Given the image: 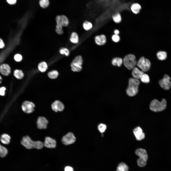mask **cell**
<instances>
[{"label": "cell", "instance_id": "52a82bcc", "mask_svg": "<svg viewBox=\"0 0 171 171\" xmlns=\"http://www.w3.org/2000/svg\"><path fill=\"white\" fill-rule=\"evenodd\" d=\"M76 141V138L72 133L69 132L64 136L61 139L62 143L67 145L74 143Z\"/></svg>", "mask_w": 171, "mask_h": 171}, {"label": "cell", "instance_id": "8fae6325", "mask_svg": "<svg viewBox=\"0 0 171 171\" xmlns=\"http://www.w3.org/2000/svg\"><path fill=\"white\" fill-rule=\"evenodd\" d=\"M57 24L62 27L67 26L69 24V21L68 18L64 15L57 16L56 17Z\"/></svg>", "mask_w": 171, "mask_h": 171}, {"label": "cell", "instance_id": "7c38bea8", "mask_svg": "<svg viewBox=\"0 0 171 171\" xmlns=\"http://www.w3.org/2000/svg\"><path fill=\"white\" fill-rule=\"evenodd\" d=\"M43 145L44 146L47 148H55L57 146V142L55 139L47 136L45 138Z\"/></svg>", "mask_w": 171, "mask_h": 171}, {"label": "cell", "instance_id": "44dd1931", "mask_svg": "<svg viewBox=\"0 0 171 171\" xmlns=\"http://www.w3.org/2000/svg\"><path fill=\"white\" fill-rule=\"evenodd\" d=\"M10 137L7 134L4 133L1 135L0 138L1 142L3 144H7L10 142Z\"/></svg>", "mask_w": 171, "mask_h": 171}, {"label": "cell", "instance_id": "5b68a950", "mask_svg": "<svg viewBox=\"0 0 171 171\" xmlns=\"http://www.w3.org/2000/svg\"><path fill=\"white\" fill-rule=\"evenodd\" d=\"M123 63L125 66L129 70L132 69L137 64L135 57L132 54L125 56L123 59Z\"/></svg>", "mask_w": 171, "mask_h": 171}, {"label": "cell", "instance_id": "ac0fdd59", "mask_svg": "<svg viewBox=\"0 0 171 171\" xmlns=\"http://www.w3.org/2000/svg\"><path fill=\"white\" fill-rule=\"evenodd\" d=\"M132 70V74L134 78L138 80L140 79L144 74V72L136 67H134Z\"/></svg>", "mask_w": 171, "mask_h": 171}, {"label": "cell", "instance_id": "4dcf8cb0", "mask_svg": "<svg viewBox=\"0 0 171 171\" xmlns=\"http://www.w3.org/2000/svg\"><path fill=\"white\" fill-rule=\"evenodd\" d=\"M60 53L62 55H64L66 56H68L70 54L69 50L66 48H62L59 50Z\"/></svg>", "mask_w": 171, "mask_h": 171}, {"label": "cell", "instance_id": "ee69618b", "mask_svg": "<svg viewBox=\"0 0 171 171\" xmlns=\"http://www.w3.org/2000/svg\"><path fill=\"white\" fill-rule=\"evenodd\" d=\"M114 33L115 34L118 35L119 33V32L118 30L115 29L114 31Z\"/></svg>", "mask_w": 171, "mask_h": 171}, {"label": "cell", "instance_id": "f6af8a7d", "mask_svg": "<svg viewBox=\"0 0 171 171\" xmlns=\"http://www.w3.org/2000/svg\"><path fill=\"white\" fill-rule=\"evenodd\" d=\"M2 80V78L0 76V83L1 82V80Z\"/></svg>", "mask_w": 171, "mask_h": 171}, {"label": "cell", "instance_id": "9a60e30c", "mask_svg": "<svg viewBox=\"0 0 171 171\" xmlns=\"http://www.w3.org/2000/svg\"><path fill=\"white\" fill-rule=\"evenodd\" d=\"M135 153L139 157V159L146 161L147 160L148 155L145 149L141 148L137 149L135 151Z\"/></svg>", "mask_w": 171, "mask_h": 171}, {"label": "cell", "instance_id": "d590c367", "mask_svg": "<svg viewBox=\"0 0 171 171\" xmlns=\"http://www.w3.org/2000/svg\"><path fill=\"white\" fill-rule=\"evenodd\" d=\"M14 59L17 62H19L21 61L22 60V57L20 54H17L14 55Z\"/></svg>", "mask_w": 171, "mask_h": 171}, {"label": "cell", "instance_id": "74e56055", "mask_svg": "<svg viewBox=\"0 0 171 171\" xmlns=\"http://www.w3.org/2000/svg\"><path fill=\"white\" fill-rule=\"evenodd\" d=\"M123 63V60L120 58H118V60L117 66L119 67H120L122 65Z\"/></svg>", "mask_w": 171, "mask_h": 171}, {"label": "cell", "instance_id": "ab89813d", "mask_svg": "<svg viewBox=\"0 0 171 171\" xmlns=\"http://www.w3.org/2000/svg\"><path fill=\"white\" fill-rule=\"evenodd\" d=\"M119 57H115L113 59L112 61V64L114 66H117V63Z\"/></svg>", "mask_w": 171, "mask_h": 171}, {"label": "cell", "instance_id": "d6a6232c", "mask_svg": "<svg viewBox=\"0 0 171 171\" xmlns=\"http://www.w3.org/2000/svg\"><path fill=\"white\" fill-rule=\"evenodd\" d=\"M140 79L142 82L145 83H148L150 81L149 76L145 74L143 75Z\"/></svg>", "mask_w": 171, "mask_h": 171}, {"label": "cell", "instance_id": "f546056e", "mask_svg": "<svg viewBox=\"0 0 171 171\" xmlns=\"http://www.w3.org/2000/svg\"><path fill=\"white\" fill-rule=\"evenodd\" d=\"M49 0H40L39 4L41 7L43 8H46L49 5Z\"/></svg>", "mask_w": 171, "mask_h": 171}, {"label": "cell", "instance_id": "d4e9b609", "mask_svg": "<svg viewBox=\"0 0 171 171\" xmlns=\"http://www.w3.org/2000/svg\"><path fill=\"white\" fill-rule=\"evenodd\" d=\"M167 53L165 51H160L157 54L158 58L161 60H165L167 57Z\"/></svg>", "mask_w": 171, "mask_h": 171}, {"label": "cell", "instance_id": "2e32d148", "mask_svg": "<svg viewBox=\"0 0 171 171\" xmlns=\"http://www.w3.org/2000/svg\"><path fill=\"white\" fill-rule=\"evenodd\" d=\"M94 40L95 43L99 46L104 45L107 41L106 36L104 34L98 35L95 36Z\"/></svg>", "mask_w": 171, "mask_h": 171}, {"label": "cell", "instance_id": "ffe728a7", "mask_svg": "<svg viewBox=\"0 0 171 171\" xmlns=\"http://www.w3.org/2000/svg\"><path fill=\"white\" fill-rule=\"evenodd\" d=\"M69 40L72 43L77 44L78 43L79 41V38L77 33L75 32H72L70 35Z\"/></svg>", "mask_w": 171, "mask_h": 171}, {"label": "cell", "instance_id": "484cf974", "mask_svg": "<svg viewBox=\"0 0 171 171\" xmlns=\"http://www.w3.org/2000/svg\"><path fill=\"white\" fill-rule=\"evenodd\" d=\"M113 21L116 23H120L122 20L121 15L119 12H117L114 14L112 17Z\"/></svg>", "mask_w": 171, "mask_h": 171}, {"label": "cell", "instance_id": "f35d334b", "mask_svg": "<svg viewBox=\"0 0 171 171\" xmlns=\"http://www.w3.org/2000/svg\"><path fill=\"white\" fill-rule=\"evenodd\" d=\"M5 88L4 87H0V95L1 96H4L5 95Z\"/></svg>", "mask_w": 171, "mask_h": 171}, {"label": "cell", "instance_id": "8992f818", "mask_svg": "<svg viewBox=\"0 0 171 171\" xmlns=\"http://www.w3.org/2000/svg\"><path fill=\"white\" fill-rule=\"evenodd\" d=\"M137 65L143 72H146L150 69L151 63L148 59L142 57L137 62Z\"/></svg>", "mask_w": 171, "mask_h": 171}, {"label": "cell", "instance_id": "7bdbcfd3", "mask_svg": "<svg viewBox=\"0 0 171 171\" xmlns=\"http://www.w3.org/2000/svg\"><path fill=\"white\" fill-rule=\"evenodd\" d=\"M5 44L3 41L0 38V48H3Z\"/></svg>", "mask_w": 171, "mask_h": 171}, {"label": "cell", "instance_id": "7402d4cb", "mask_svg": "<svg viewBox=\"0 0 171 171\" xmlns=\"http://www.w3.org/2000/svg\"><path fill=\"white\" fill-rule=\"evenodd\" d=\"M128 167L126 164L123 162L120 163L117 167L116 171H128Z\"/></svg>", "mask_w": 171, "mask_h": 171}, {"label": "cell", "instance_id": "6da1fadb", "mask_svg": "<svg viewBox=\"0 0 171 171\" xmlns=\"http://www.w3.org/2000/svg\"><path fill=\"white\" fill-rule=\"evenodd\" d=\"M21 143L23 146L28 149L35 148L40 149H42L44 146L43 143L42 142L39 141H33L28 135L23 137Z\"/></svg>", "mask_w": 171, "mask_h": 171}, {"label": "cell", "instance_id": "b9f144b4", "mask_svg": "<svg viewBox=\"0 0 171 171\" xmlns=\"http://www.w3.org/2000/svg\"><path fill=\"white\" fill-rule=\"evenodd\" d=\"M65 171H74L72 168L70 166H67L65 167Z\"/></svg>", "mask_w": 171, "mask_h": 171}, {"label": "cell", "instance_id": "e0dca14e", "mask_svg": "<svg viewBox=\"0 0 171 171\" xmlns=\"http://www.w3.org/2000/svg\"><path fill=\"white\" fill-rule=\"evenodd\" d=\"M0 72L2 75L7 76L11 72V69L10 66L7 64H3L0 66Z\"/></svg>", "mask_w": 171, "mask_h": 171}, {"label": "cell", "instance_id": "836d02e7", "mask_svg": "<svg viewBox=\"0 0 171 171\" xmlns=\"http://www.w3.org/2000/svg\"><path fill=\"white\" fill-rule=\"evenodd\" d=\"M146 161L138 159L137 160V163L138 165L140 167H144L147 164Z\"/></svg>", "mask_w": 171, "mask_h": 171}, {"label": "cell", "instance_id": "277c9868", "mask_svg": "<svg viewBox=\"0 0 171 171\" xmlns=\"http://www.w3.org/2000/svg\"><path fill=\"white\" fill-rule=\"evenodd\" d=\"M83 60L82 56H76L72 60L70 64L71 70L74 72H80L82 70Z\"/></svg>", "mask_w": 171, "mask_h": 171}, {"label": "cell", "instance_id": "cb8c5ba5", "mask_svg": "<svg viewBox=\"0 0 171 171\" xmlns=\"http://www.w3.org/2000/svg\"><path fill=\"white\" fill-rule=\"evenodd\" d=\"M82 26L85 30L88 31L92 29L93 25L91 22L88 21H85L83 23Z\"/></svg>", "mask_w": 171, "mask_h": 171}, {"label": "cell", "instance_id": "5bb4252c", "mask_svg": "<svg viewBox=\"0 0 171 171\" xmlns=\"http://www.w3.org/2000/svg\"><path fill=\"white\" fill-rule=\"evenodd\" d=\"M133 132L137 140L140 141L144 138L145 134L143 132L142 129L140 127L138 126L135 128L133 129Z\"/></svg>", "mask_w": 171, "mask_h": 171}, {"label": "cell", "instance_id": "d6986e66", "mask_svg": "<svg viewBox=\"0 0 171 171\" xmlns=\"http://www.w3.org/2000/svg\"><path fill=\"white\" fill-rule=\"evenodd\" d=\"M141 8V5L137 3H134L132 4L130 6L131 11L135 14H139Z\"/></svg>", "mask_w": 171, "mask_h": 171}, {"label": "cell", "instance_id": "3957f363", "mask_svg": "<svg viewBox=\"0 0 171 171\" xmlns=\"http://www.w3.org/2000/svg\"><path fill=\"white\" fill-rule=\"evenodd\" d=\"M167 102L166 100L163 99L161 102L155 99L151 102L149 107L150 110L154 112L162 111L165 110L166 107Z\"/></svg>", "mask_w": 171, "mask_h": 171}, {"label": "cell", "instance_id": "7a4b0ae2", "mask_svg": "<svg viewBox=\"0 0 171 171\" xmlns=\"http://www.w3.org/2000/svg\"><path fill=\"white\" fill-rule=\"evenodd\" d=\"M140 83L139 80L134 78L129 79L128 86L126 90L127 94L128 96H134L138 93Z\"/></svg>", "mask_w": 171, "mask_h": 171}, {"label": "cell", "instance_id": "60d3db41", "mask_svg": "<svg viewBox=\"0 0 171 171\" xmlns=\"http://www.w3.org/2000/svg\"><path fill=\"white\" fill-rule=\"evenodd\" d=\"M17 0H6L7 3L9 4L13 5L16 4Z\"/></svg>", "mask_w": 171, "mask_h": 171}, {"label": "cell", "instance_id": "9c48e42d", "mask_svg": "<svg viewBox=\"0 0 171 171\" xmlns=\"http://www.w3.org/2000/svg\"><path fill=\"white\" fill-rule=\"evenodd\" d=\"M35 106L33 102L28 101H24L23 103L22 109L24 113L27 114L31 113L34 110Z\"/></svg>", "mask_w": 171, "mask_h": 171}, {"label": "cell", "instance_id": "30bf717a", "mask_svg": "<svg viewBox=\"0 0 171 171\" xmlns=\"http://www.w3.org/2000/svg\"><path fill=\"white\" fill-rule=\"evenodd\" d=\"M48 121L46 118L43 116H39L36 121L37 127L39 129H46L47 127Z\"/></svg>", "mask_w": 171, "mask_h": 171}, {"label": "cell", "instance_id": "4fadbf2b", "mask_svg": "<svg viewBox=\"0 0 171 171\" xmlns=\"http://www.w3.org/2000/svg\"><path fill=\"white\" fill-rule=\"evenodd\" d=\"M52 108L55 112L62 111L64 109V106L63 104L59 100H56L51 105Z\"/></svg>", "mask_w": 171, "mask_h": 171}, {"label": "cell", "instance_id": "8d00e7d4", "mask_svg": "<svg viewBox=\"0 0 171 171\" xmlns=\"http://www.w3.org/2000/svg\"><path fill=\"white\" fill-rule=\"evenodd\" d=\"M112 39L114 42H117L119 41L120 38L118 35L114 34L112 36Z\"/></svg>", "mask_w": 171, "mask_h": 171}, {"label": "cell", "instance_id": "603a6c76", "mask_svg": "<svg viewBox=\"0 0 171 171\" xmlns=\"http://www.w3.org/2000/svg\"><path fill=\"white\" fill-rule=\"evenodd\" d=\"M39 70L42 72H45L47 69L48 66L47 63L45 62L40 63L38 65Z\"/></svg>", "mask_w": 171, "mask_h": 171}, {"label": "cell", "instance_id": "f1b7e54d", "mask_svg": "<svg viewBox=\"0 0 171 171\" xmlns=\"http://www.w3.org/2000/svg\"><path fill=\"white\" fill-rule=\"evenodd\" d=\"M58 74V72L57 71L52 70L48 72V75L50 78L55 79L57 77Z\"/></svg>", "mask_w": 171, "mask_h": 171}, {"label": "cell", "instance_id": "4316f807", "mask_svg": "<svg viewBox=\"0 0 171 171\" xmlns=\"http://www.w3.org/2000/svg\"><path fill=\"white\" fill-rule=\"evenodd\" d=\"M14 74L17 78L19 79H22L24 76V74L22 71L18 69L14 71Z\"/></svg>", "mask_w": 171, "mask_h": 171}, {"label": "cell", "instance_id": "e575fe53", "mask_svg": "<svg viewBox=\"0 0 171 171\" xmlns=\"http://www.w3.org/2000/svg\"><path fill=\"white\" fill-rule=\"evenodd\" d=\"M55 30L56 33L59 34H62L63 33V27L57 24L56 26Z\"/></svg>", "mask_w": 171, "mask_h": 171}, {"label": "cell", "instance_id": "ba28073f", "mask_svg": "<svg viewBox=\"0 0 171 171\" xmlns=\"http://www.w3.org/2000/svg\"><path fill=\"white\" fill-rule=\"evenodd\" d=\"M170 76L165 74L163 78L159 81V84L161 87L166 90H169L171 87V81Z\"/></svg>", "mask_w": 171, "mask_h": 171}, {"label": "cell", "instance_id": "1f68e13d", "mask_svg": "<svg viewBox=\"0 0 171 171\" xmlns=\"http://www.w3.org/2000/svg\"><path fill=\"white\" fill-rule=\"evenodd\" d=\"M107 128V126L105 124L100 123L98 126V129L100 132L102 133L105 132Z\"/></svg>", "mask_w": 171, "mask_h": 171}, {"label": "cell", "instance_id": "83f0119b", "mask_svg": "<svg viewBox=\"0 0 171 171\" xmlns=\"http://www.w3.org/2000/svg\"><path fill=\"white\" fill-rule=\"evenodd\" d=\"M7 149L0 144V156L3 158L5 157L8 153Z\"/></svg>", "mask_w": 171, "mask_h": 171}]
</instances>
